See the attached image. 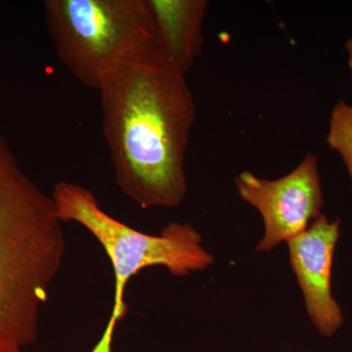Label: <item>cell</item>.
Returning <instances> with one entry per match:
<instances>
[{"label": "cell", "mask_w": 352, "mask_h": 352, "mask_svg": "<svg viewBox=\"0 0 352 352\" xmlns=\"http://www.w3.org/2000/svg\"><path fill=\"white\" fill-rule=\"evenodd\" d=\"M103 131L120 191L139 207H177L196 104L157 44L120 65L100 89Z\"/></svg>", "instance_id": "1"}, {"label": "cell", "mask_w": 352, "mask_h": 352, "mask_svg": "<svg viewBox=\"0 0 352 352\" xmlns=\"http://www.w3.org/2000/svg\"><path fill=\"white\" fill-rule=\"evenodd\" d=\"M62 223L52 196L25 175L0 135V344L21 349L38 340L66 252Z\"/></svg>", "instance_id": "2"}, {"label": "cell", "mask_w": 352, "mask_h": 352, "mask_svg": "<svg viewBox=\"0 0 352 352\" xmlns=\"http://www.w3.org/2000/svg\"><path fill=\"white\" fill-rule=\"evenodd\" d=\"M58 217L87 229L100 243L112 264L115 294L112 314L100 342L92 352H111L116 326L126 314L127 283L146 267L164 266L175 276L205 270L214 258L203 247L200 233L189 223L173 222L160 235L131 228L102 210L90 190L76 183L61 182L53 187Z\"/></svg>", "instance_id": "3"}, {"label": "cell", "mask_w": 352, "mask_h": 352, "mask_svg": "<svg viewBox=\"0 0 352 352\" xmlns=\"http://www.w3.org/2000/svg\"><path fill=\"white\" fill-rule=\"evenodd\" d=\"M43 8L58 59L91 89L157 44L145 0H46Z\"/></svg>", "instance_id": "4"}, {"label": "cell", "mask_w": 352, "mask_h": 352, "mask_svg": "<svg viewBox=\"0 0 352 352\" xmlns=\"http://www.w3.org/2000/svg\"><path fill=\"white\" fill-rule=\"evenodd\" d=\"M235 184L241 199L256 208L263 219L264 235L256 252H270L303 232L320 217L325 205L318 160L310 153L279 179H264L244 170Z\"/></svg>", "instance_id": "5"}, {"label": "cell", "mask_w": 352, "mask_h": 352, "mask_svg": "<svg viewBox=\"0 0 352 352\" xmlns=\"http://www.w3.org/2000/svg\"><path fill=\"white\" fill-rule=\"evenodd\" d=\"M340 220L321 214L287 242L289 263L305 298L310 320L322 337L332 338L344 324L342 308L332 293V268Z\"/></svg>", "instance_id": "6"}, {"label": "cell", "mask_w": 352, "mask_h": 352, "mask_svg": "<svg viewBox=\"0 0 352 352\" xmlns=\"http://www.w3.org/2000/svg\"><path fill=\"white\" fill-rule=\"evenodd\" d=\"M164 56L186 75L203 50L207 0H145Z\"/></svg>", "instance_id": "7"}, {"label": "cell", "mask_w": 352, "mask_h": 352, "mask_svg": "<svg viewBox=\"0 0 352 352\" xmlns=\"http://www.w3.org/2000/svg\"><path fill=\"white\" fill-rule=\"evenodd\" d=\"M326 140L342 157L352 183V105L340 100L333 106Z\"/></svg>", "instance_id": "8"}, {"label": "cell", "mask_w": 352, "mask_h": 352, "mask_svg": "<svg viewBox=\"0 0 352 352\" xmlns=\"http://www.w3.org/2000/svg\"><path fill=\"white\" fill-rule=\"evenodd\" d=\"M346 50L347 52V56H349V61H347V64H349V68L351 69V78H352V36L347 39L346 43Z\"/></svg>", "instance_id": "9"}, {"label": "cell", "mask_w": 352, "mask_h": 352, "mask_svg": "<svg viewBox=\"0 0 352 352\" xmlns=\"http://www.w3.org/2000/svg\"><path fill=\"white\" fill-rule=\"evenodd\" d=\"M0 352H21V349L11 344H0Z\"/></svg>", "instance_id": "10"}, {"label": "cell", "mask_w": 352, "mask_h": 352, "mask_svg": "<svg viewBox=\"0 0 352 352\" xmlns=\"http://www.w3.org/2000/svg\"><path fill=\"white\" fill-rule=\"evenodd\" d=\"M352 352V351H351Z\"/></svg>", "instance_id": "11"}]
</instances>
